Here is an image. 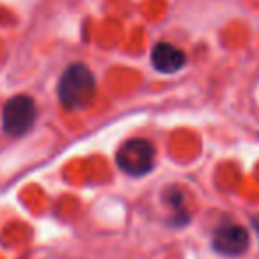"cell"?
I'll use <instances>...</instances> for the list:
<instances>
[{"instance_id":"cell-2","label":"cell","mask_w":259,"mask_h":259,"mask_svg":"<svg viewBox=\"0 0 259 259\" xmlns=\"http://www.w3.org/2000/svg\"><path fill=\"white\" fill-rule=\"evenodd\" d=\"M117 167L128 176L141 178L151 172L155 167V146L148 139H130L122 142L115 153Z\"/></svg>"},{"instance_id":"cell-7","label":"cell","mask_w":259,"mask_h":259,"mask_svg":"<svg viewBox=\"0 0 259 259\" xmlns=\"http://www.w3.org/2000/svg\"><path fill=\"white\" fill-rule=\"evenodd\" d=\"M252 226H254L255 233H257V236H259V219H254V220H252Z\"/></svg>"},{"instance_id":"cell-6","label":"cell","mask_w":259,"mask_h":259,"mask_svg":"<svg viewBox=\"0 0 259 259\" xmlns=\"http://www.w3.org/2000/svg\"><path fill=\"white\" fill-rule=\"evenodd\" d=\"M167 204L172 209V215H170V224L174 227H183L190 222V215H188L187 208H185L183 194L180 190H167L165 192Z\"/></svg>"},{"instance_id":"cell-5","label":"cell","mask_w":259,"mask_h":259,"mask_svg":"<svg viewBox=\"0 0 259 259\" xmlns=\"http://www.w3.org/2000/svg\"><path fill=\"white\" fill-rule=\"evenodd\" d=\"M151 64L162 75H172L187 64V55L183 50L170 43H158L151 50Z\"/></svg>"},{"instance_id":"cell-4","label":"cell","mask_w":259,"mask_h":259,"mask_svg":"<svg viewBox=\"0 0 259 259\" xmlns=\"http://www.w3.org/2000/svg\"><path fill=\"white\" fill-rule=\"evenodd\" d=\"M248 243H250L248 231L238 224H224L215 229L211 238L213 250L227 257L243 255L248 250Z\"/></svg>"},{"instance_id":"cell-3","label":"cell","mask_w":259,"mask_h":259,"mask_svg":"<svg viewBox=\"0 0 259 259\" xmlns=\"http://www.w3.org/2000/svg\"><path fill=\"white\" fill-rule=\"evenodd\" d=\"M37 117L36 101L27 94H18L8 100L2 112V126L11 137H23L32 130Z\"/></svg>"},{"instance_id":"cell-1","label":"cell","mask_w":259,"mask_h":259,"mask_svg":"<svg viewBox=\"0 0 259 259\" xmlns=\"http://www.w3.org/2000/svg\"><path fill=\"white\" fill-rule=\"evenodd\" d=\"M96 94V78L93 71L82 62L68 66L57 85L59 101L68 110H82Z\"/></svg>"}]
</instances>
